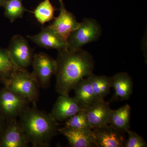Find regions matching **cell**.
Listing matches in <instances>:
<instances>
[{"mask_svg": "<svg viewBox=\"0 0 147 147\" xmlns=\"http://www.w3.org/2000/svg\"><path fill=\"white\" fill-rule=\"evenodd\" d=\"M56 61V90L60 95H69L76 84L93 73L94 67L91 55L83 49L59 51Z\"/></svg>", "mask_w": 147, "mask_h": 147, "instance_id": "6da1fadb", "label": "cell"}, {"mask_svg": "<svg viewBox=\"0 0 147 147\" xmlns=\"http://www.w3.org/2000/svg\"><path fill=\"white\" fill-rule=\"evenodd\" d=\"M19 123L29 144L34 147L50 146L53 137L59 134V124L51 113L29 107L19 116Z\"/></svg>", "mask_w": 147, "mask_h": 147, "instance_id": "7a4b0ae2", "label": "cell"}, {"mask_svg": "<svg viewBox=\"0 0 147 147\" xmlns=\"http://www.w3.org/2000/svg\"><path fill=\"white\" fill-rule=\"evenodd\" d=\"M26 97L33 106H36L39 97V86L33 73L26 69L20 68L16 70L6 87Z\"/></svg>", "mask_w": 147, "mask_h": 147, "instance_id": "3957f363", "label": "cell"}, {"mask_svg": "<svg viewBox=\"0 0 147 147\" xmlns=\"http://www.w3.org/2000/svg\"><path fill=\"white\" fill-rule=\"evenodd\" d=\"M102 29L97 21L85 18L80 23L79 28L73 31L67 40V49L75 51L90 42L96 41L100 37Z\"/></svg>", "mask_w": 147, "mask_h": 147, "instance_id": "277c9868", "label": "cell"}, {"mask_svg": "<svg viewBox=\"0 0 147 147\" xmlns=\"http://www.w3.org/2000/svg\"><path fill=\"white\" fill-rule=\"evenodd\" d=\"M28 99L6 87L0 90V115L6 121L16 119L29 107Z\"/></svg>", "mask_w": 147, "mask_h": 147, "instance_id": "5b68a950", "label": "cell"}, {"mask_svg": "<svg viewBox=\"0 0 147 147\" xmlns=\"http://www.w3.org/2000/svg\"><path fill=\"white\" fill-rule=\"evenodd\" d=\"M33 72L40 87L46 88L50 85L51 78L56 74L57 63L47 54L40 53L35 54L32 63Z\"/></svg>", "mask_w": 147, "mask_h": 147, "instance_id": "8992f818", "label": "cell"}, {"mask_svg": "<svg viewBox=\"0 0 147 147\" xmlns=\"http://www.w3.org/2000/svg\"><path fill=\"white\" fill-rule=\"evenodd\" d=\"M29 143L16 119L6 121L0 135V147H27Z\"/></svg>", "mask_w": 147, "mask_h": 147, "instance_id": "52a82bcc", "label": "cell"}, {"mask_svg": "<svg viewBox=\"0 0 147 147\" xmlns=\"http://www.w3.org/2000/svg\"><path fill=\"white\" fill-rule=\"evenodd\" d=\"M11 56L17 65L26 69L32 64L34 55L27 40L21 35H16L11 40L8 48Z\"/></svg>", "mask_w": 147, "mask_h": 147, "instance_id": "ba28073f", "label": "cell"}, {"mask_svg": "<svg viewBox=\"0 0 147 147\" xmlns=\"http://www.w3.org/2000/svg\"><path fill=\"white\" fill-rule=\"evenodd\" d=\"M94 146L96 147H124L126 139L124 133L109 125L92 129Z\"/></svg>", "mask_w": 147, "mask_h": 147, "instance_id": "9c48e42d", "label": "cell"}, {"mask_svg": "<svg viewBox=\"0 0 147 147\" xmlns=\"http://www.w3.org/2000/svg\"><path fill=\"white\" fill-rule=\"evenodd\" d=\"M60 13L54 18L49 26L55 30L67 42V40L71 32L79 28L80 23L73 13L67 10L63 0H59Z\"/></svg>", "mask_w": 147, "mask_h": 147, "instance_id": "30bf717a", "label": "cell"}, {"mask_svg": "<svg viewBox=\"0 0 147 147\" xmlns=\"http://www.w3.org/2000/svg\"><path fill=\"white\" fill-rule=\"evenodd\" d=\"M82 110H85L75 97L60 95L54 104L51 114L58 122L63 121Z\"/></svg>", "mask_w": 147, "mask_h": 147, "instance_id": "8fae6325", "label": "cell"}, {"mask_svg": "<svg viewBox=\"0 0 147 147\" xmlns=\"http://www.w3.org/2000/svg\"><path fill=\"white\" fill-rule=\"evenodd\" d=\"M58 131L66 138L70 147H95L92 129L74 128L65 125L59 128Z\"/></svg>", "mask_w": 147, "mask_h": 147, "instance_id": "7c38bea8", "label": "cell"}, {"mask_svg": "<svg viewBox=\"0 0 147 147\" xmlns=\"http://www.w3.org/2000/svg\"><path fill=\"white\" fill-rule=\"evenodd\" d=\"M27 37L36 45L46 49H57L58 51L67 49L66 42L49 26L37 34Z\"/></svg>", "mask_w": 147, "mask_h": 147, "instance_id": "4fadbf2b", "label": "cell"}, {"mask_svg": "<svg viewBox=\"0 0 147 147\" xmlns=\"http://www.w3.org/2000/svg\"><path fill=\"white\" fill-rule=\"evenodd\" d=\"M112 109L109 102L98 100L85 110L92 128L108 124V118Z\"/></svg>", "mask_w": 147, "mask_h": 147, "instance_id": "5bb4252c", "label": "cell"}, {"mask_svg": "<svg viewBox=\"0 0 147 147\" xmlns=\"http://www.w3.org/2000/svg\"><path fill=\"white\" fill-rule=\"evenodd\" d=\"M112 86L115 94L111 100H128L133 93V83L131 77L126 72L116 74L112 77Z\"/></svg>", "mask_w": 147, "mask_h": 147, "instance_id": "9a60e30c", "label": "cell"}, {"mask_svg": "<svg viewBox=\"0 0 147 147\" xmlns=\"http://www.w3.org/2000/svg\"><path fill=\"white\" fill-rule=\"evenodd\" d=\"M73 90L75 92L74 97L84 110L98 100L94 92L89 76L81 80Z\"/></svg>", "mask_w": 147, "mask_h": 147, "instance_id": "2e32d148", "label": "cell"}, {"mask_svg": "<svg viewBox=\"0 0 147 147\" xmlns=\"http://www.w3.org/2000/svg\"><path fill=\"white\" fill-rule=\"evenodd\" d=\"M131 110L130 105L126 104L117 110H111L108 124L119 131L126 133L130 128Z\"/></svg>", "mask_w": 147, "mask_h": 147, "instance_id": "e0dca14e", "label": "cell"}, {"mask_svg": "<svg viewBox=\"0 0 147 147\" xmlns=\"http://www.w3.org/2000/svg\"><path fill=\"white\" fill-rule=\"evenodd\" d=\"M20 68L13 60L8 49L0 47V83L7 86L11 76Z\"/></svg>", "mask_w": 147, "mask_h": 147, "instance_id": "ac0fdd59", "label": "cell"}, {"mask_svg": "<svg viewBox=\"0 0 147 147\" xmlns=\"http://www.w3.org/2000/svg\"><path fill=\"white\" fill-rule=\"evenodd\" d=\"M89 78L95 94L98 100H104L112 86V77L98 76L92 74Z\"/></svg>", "mask_w": 147, "mask_h": 147, "instance_id": "d6986e66", "label": "cell"}, {"mask_svg": "<svg viewBox=\"0 0 147 147\" xmlns=\"http://www.w3.org/2000/svg\"><path fill=\"white\" fill-rule=\"evenodd\" d=\"M23 0H6L3 7L4 8V15L11 23L16 19L22 18L25 11H30L23 5Z\"/></svg>", "mask_w": 147, "mask_h": 147, "instance_id": "ffe728a7", "label": "cell"}, {"mask_svg": "<svg viewBox=\"0 0 147 147\" xmlns=\"http://www.w3.org/2000/svg\"><path fill=\"white\" fill-rule=\"evenodd\" d=\"M55 9L50 0H44L32 11L38 21L42 25L55 18Z\"/></svg>", "mask_w": 147, "mask_h": 147, "instance_id": "44dd1931", "label": "cell"}, {"mask_svg": "<svg viewBox=\"0 0 147 147\" xmlns=\"http://www.w3.org/2000/svg\"><path fill=\"white\" fill-rule=\"evenodd\" d=\"M65 126L74 128L92 129L85 110L79 111L65 121Z\"/></svg>", "mask_w": 147, "mask_h": 147, "instance_id": "7402d4cb", "label": "cell"}, {"mask_svg": "<svg viewBox=\"0 0 147 147\" xmlns=\"http://www.w3.org/2000/svg\"><path fill=\"white\" fill-rule=\"evenodd\" d=\"M126 133L128 138L125 144V147H146L147 144L144 139L136 132L129 129Z\"/></svg>", "mask_w": 147, "mask_h": 147, "instance_id": "603a6c76", "label": "cell"}, {"mask_svg": "<svg viewBox=\"0 0 147 147\" xmlns=\"http://www.w3.org/2000/svg\"><path fill=\"white\" fill-rule=\"evenodd\" d=\"M5 120L0 115V135H1L3 128L5 125Z\"/></svg>", "mask_w": 147, "mask_h": 147, "instance_id": "cb8c5ba5", "label": "cell"}, {"mask_svg": "<svg viewBox=\"0 0 147 147\" xmlns=\"http://www.w3.org/2000/svg\"><path fill=\"white\" fill-rule=\"evenodd\" d=\"M5 1L6 0H0V7H3Z\"/></svg>", "mask_w": 147, "mask_h": 147, "instance_id": "d4e9b609", "label": "cell"}]
</instances>
